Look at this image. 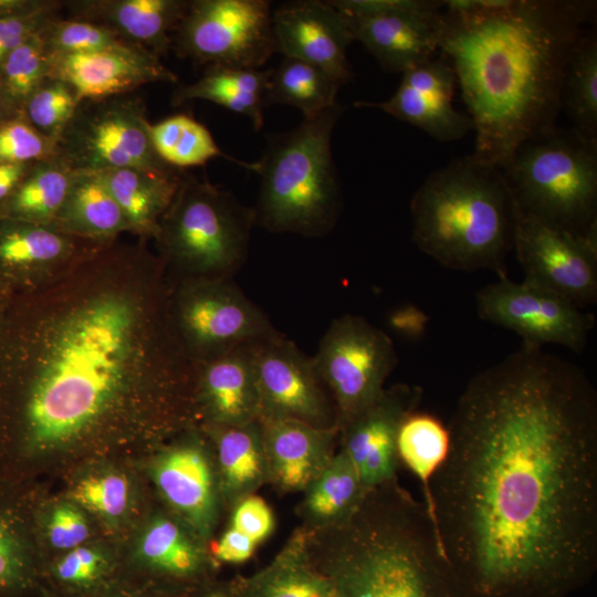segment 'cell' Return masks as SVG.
I'll return each mask as SVG.
<instances>
[{
  "instance_id": "obj_37",
  "label": "cell",
  "mask_w": 597,
  "mask_h": 597,
  "mask_svg": "<svg viewBox=\"0 0 597 597\" xmlns=\"http://www.w3.org/2000/svg\"><path fill=\"white\" fill-rule=\"evenodd\" d=\"M229 524L210 548L217 563L241 564L275 528V517L266 501L256 494L239 501L229 511Z\"/></svg>"
},
{
  "instance_id": "obj_47",
  "label": "cell",
  "mask_w": 597,
  "mask_h": 597,
  "mask_svg": "<svg viewBox=\"0 0 597 597\" xmlns=\"http://www.w3.org/2000/svg\"><path fill=\"white\" fill-rule=\"evenodd\" d=\"M101 568V555L91 548L78 546L57 563L55 574L64 583L80 585L93 582Z\"/></svg>"
},
{
  "instance_id": "obj_43",
  "label": "cell",
  "mask_w": 597,
  "mask_h": 597,
  "mask_svg": "<svg viewBox=\"0 0 597 597\" xmlns=\"http://www.w3.org/2000/svg\"><path fill=\"white\" fill-rule=\"evenodd\" d=\"M71 498L87 510L107 517L121 515L128 502V483L124 475L108 473L78 482Z\"/></svg>"
},
{
  "instance_id": "obj_3",
  "label": "cell",
  "mask_w": 597,
  "mask_h": 597,
  "mask_svg": "<svg viewBox=\"0 0 597 597\" xmlns=\"http://www.w3.org/2000/svg\"><path fill=\"white\" fill-rule=\"evenodd\" d=\"M303 531L336 597H465L423 502L398 479L367 490L345 521Z\"/></svg>"
},
{
  "instance_id": "obj_50",
  "label": "cell",
  "mask_w": 597,
  "mask_h": 597,
  "mask_svg": "<svg viewBox=\"0 0 597 597\" xmlns=\"http://www.w3.org/2000/svg\"><path fill=\"white\" fill-rule=\"evenodd\" d=\"M202 597H241L238 583L217 585L208 588Z\"/></svg>"
},
{
  "instance_id": "obj_6",
  "label": "cell",
  "mask_w": 597,
  "mask_h": 597,
  "mask_svg": "<svg viewBox=\"0 0 597 597\" xmlns=\"http://www.w3.org/2000/svg\"><path fill=\"white\" fill-rule=\"evenodd\" d=\"M343 112L336 103L304 117L295 128L270 136L255 161L260 176L255 224L304 237L325 235L334 228L342 197L331 143Z\"/></svg>"
},
{
  "instance_id": "obj_31",
  "label": "cell",
  "mask_w": 597,
  "mask_h": 597,
  "mask_svg": "<svg viewBox=\"0 0 597 597\" xmlns=\"http://www.w3.org/2000/svg\"><path fill=\"white\" fill-rule=\"evenodd\" d=\"M449 446L448 427L431 413L416 410L408 415L400 426L397 439L399 463L419 481L423 504L436 528L431 482L447 458Z\"/></svg>"
},
{
  "instance_id": "obj_10",
  "label": "cell",
  "mask_w": 597,
  "mask_h": 597,
  "mask_svg": "<svg viewBox=\"0 0 597 597\" xmlns=\"http://www.w3.org/2000/svg\"><path fill=\"white\" fill-rule=\"evenodd\" d=\"M171 41L180 56L198 64L262 69L276 52L271 2L189 1Z\"/></svg>"
},
{
  "instance_id": "obj_42",
  "label": "cell",
  "mask_w": 597,
  "mask_h": 597,
  "mask_svg": "<svg viewBox=\"0 0 597 597\" xmlns=\"http://www.w3.org/2000/svg\"><path fill=\"white\" fill-rule=\"evenodd\" d=\"M54 143L29 122L0 123V165H27L53 156Z\"/></svg>"
},
{
  "instance_id": "obj_13",
  "label": "cell",
  "mask_w": 597,
  "mask_h": 597,
  "mask_svg": "<svg viewBox=\"0 0 597 597\" xmlns=\"http://www.w3.org/2000/svg\"><path fill=\"white\" fill-rule=\"evenodd\" d=\"M513 249L524 282L580 308L596 302L597 232L574 234L517 210Z\"/></svg>"
},
{
  "instance_id": "obj_23",
  "label": "cell",
  "mask_w": 597,
  "mask_h": 597,
  "mask_svg": "<svg viewBox=\"0 0 597 597\" xmlns=\"http://www.w3.org/2000/svg\"><path fill=\"white\" fill-rule=\"evenodd\" d=\"M259 342L240 345L209 358L205 364L199 378V398L208 428L233 427L259 420L255 365Z\"/></svg>"
},
{
  "instance_id": "obj_48",
  "label": "cell",
  "mask_w": 597,
  "mask_h": 597,
  "mask_svg": "<svg viewBox=\"0 0 597 597\" xmlns=\"http://www.w3.org/2000/svg\"><path fill=\"white\" fill-rule=\"evenodd\" d=\"M428 321L427 314L411 304L397 307L387 317V324L391 331L411 339L419 338L425 334Z\"/></svg>"
},
{
  "instance_id": "obj_41",
  "label": "cell",
  "mask_w": 597,
  "mask_h": 597,
  "mask_svg": "<svg viewBox=\"0 0 597 597\" xmlns=\"http://www.w3.org/2000/svg\"><path fill=\"white\" fill-rule=\"evenodd\" d=\"M80 103L69 84L46 78L31 94L23 108L31 126L55 143Z\"/></svg>"
},
{
  "instance_id": "obj_33",
  "label": "cell",
  "mask_w": 597,
  "mask_h": 597,
  "mask_svg": "<svg viewBox=\"0 0 597 597\" xmlns=\"http://www.w3.org/2000/svg\"><path fill=\"white\" fill-rule=\"evenodd\" d=\"M148 134L157 156L177 170L202 166L217 157L229 159L254 172L258 168L256 163H244L224 154L209 129L186 114L149 123Z\"/></svg>"
},
{
  "instance_id": "obj_5",
  "label": "cell",
  "mask_w": 597,
  "mask_h": 597,
  "mask_svg": "<svg viewBox=\"0 0 597 597\" xmlns=\"http://www.w3.org/2000/svg\"><path fill=\"white\" fill-rule=\"evenodd\" d=\"M412 240L439 264L507 276L517 206L503 171L474 154L432 171L411 203Z\"/></svg>"
},
{
  "instance_id": "obj_18",
  "label": "cell",
  "mask_w": 597,
  "mask_h": 597,
  "mask_svg": "<svg viewBox=\"0 0 597 597\" xmlns=\"http://www.w3.org/2000/svg\"><path fill=\"white\" fill-rule=\"evenodd\" d=\"M276 52L311 63L341 85L353 77L347 49L354 41L344 15L321 0H295L272 11Z\"/></svg>"
},
{
  "instance_id": "obj_19",
  "label": "cell",
  "mask_w": 597,
  "mask_h": 597,
  "mask_svg": "<svg viewBox=\"0 0 597 597\" xmlns=\"http://www.w3.org/2000/svg\"><path fill=\"white\" fill-rule=\"evenodd\" d=\"M396 92L384 102H355L411 124L439 142H452L473 129L470 117L453 107L457 76L450 61L433 56L401 73Z\"/></svg>"
},
{
  "instance_id": "obj_30",
  "label": "cell",
  "mask_w": 597,
  "mask_h": 597,
  "mask_svg": "<svg viewBox=\"0 0 597 597\" xmlns=\"http://www.w3.org/2000/svg\"><path fill=\"white\" fill-rule=\"evenodd\" d=\"M140 554L155 570L175 579H193L217 562L206 541L180 516L160 515L147 526Z\"/></svg>"
},
{
  "instance_id": "obj_17",
  "label": "cell",
  "mask_w": 597,
  "mask_h": 597,
  "mask_svg": "<svg viewBox=\"0 0 597 597\" xmlns=\"http://www.w3.org/2000/svg\"><path fill=\"white\" fill-rule=\"evenodd\" d=\"M179 322L187 339L210 358L279 334L235 285L219 281L184 296Z\"/></svg>"
},
{
  "instance_id": "obj_29",
  "label": "cell",
  "mask_w": 597,
  "mask_h": 597,
  "mask_svg": "<svg viewBox=\"0 0 597 597\" xmlns=\"http://www.w3.org/2000/svg\"><path fill=\"white\" fill-rule=\"evenodd\" d=\"M366 492L352 461L338 448L324 471L302 492L295 510L300 526L318 531L345 521Z\"/></svg>"
},
{
  "instance_id": "obj_4",
  "label": "cell",
  "mask_w": 597,
  "mask_h": 597,
  "mask_svg": "<svg viewBox=\"0 0 597 597\" xmlns=\"http://www.w3.org/2000/svg\"><path fill=\"white\" fill-rule=\"evenodd\" d=\"M133 333V308L114 295L85 305L61 325L27 406L34 443L65 442L97 419L123 383Z\"/></svg>"
},
{
  "instance_id": "obj_21",
  "label": "cell",
  "mask_w": 597,
  "mask_h": 597,
  "mask_svg": "<svg viewBox=\"0 0 597 597\" xmlns=\"http://www.w3.org/2000/svg\"><path fill=\"white\" fill-rule=\"evenodd\" d=\"M48 78L69 84L80 102L125 95L148 83L178 80L147 50L49 53Z\"/></svg>"
},
{
  "instance_id": "obj_8",
  "label": "cell",
  "mask_w": 597,
  "mask_h": 597,
  "mask_svg": "<svg viewBox=\"0 0 597 597\" xmlns=\"http://www.w3.org/2000/svg\"><path fill=\"white\" fill-rule=\"evenodd\" d=\"M254 211L232 193L195 177L181 179L159 227L170 251L195 270L235 272L244 262Z\"/></svg>"
},
{
  "instance_id": "obj_9",
  "label": "cell",
  "mask_w": 597,
  "mask_h": 597,
  "mask_svg": "<svg viewBox=\"0 0 597 597\" xmlns=\"http://www.w3.org/2000/svg\"><path fill=\"white\" fill-rule=\"evenodd\" d=\"M144 102L119 95L83 101L54 143L53 156L73 171L142 168L174 171L151 145Z\"/></svg>"
},
{
  "instance_id": "obj_14",
  "label": "cell",
  "mask_w": 597,
  "mask_h": 597,
  "mask_svg": "<svg viewBox=\"0 0 597 597\" xmlns=\"http://www.w3.org/2000/svg\"><path fill=\"white\" fill-rule=\"evenodd\" d=\"M476 312L481 320L515 332L523 343L556 344L577 353L595 324L594 315L570 301L507 276L478 292Z\"/></svg>"
},
{
  "instance_id": "obj_34",
  "label": "cell",
  "mask_w": 597,
  "mask_h": 597,
  "mask_svg": "<svg viewBox=\"0 0 597 597\" xmlns=\"http://www.w3.org/2000/svg\"><path fill=\"white\" fill-rule=\"evenodd\" d=\"M342 85L324 70L292 57H284L271 71L266 88V105L284 104L312 117L337 103Z\"/></svg>"
},
{
  "instance_id": "obj_46",
  "label": "cell",
  "mask_w": 597,
  "mask_h": 597,
  "mask_svg": "<svg viewBox=\"0 0 597 597\" xmlns=\"http://www.w3.org/2000/svg\"><path fill=\"white\" fill-rule=\"evenodd\" d=\"M87 535V523L74 507L60 505L53 511L49 523V540L55 548H76Z\"/></svg>"
},
{
  "instance_id": "obj_2",
  "label": "cell",
  "mask_w": 597,
  "mask_h": 597,
  "mask_svg": "<svg viewBox=\"0 0 597 597\" xmlns=\"http://www.w3.org/2000/svg\"><path fill=\"white\" fill-rule=\"evenodd\" d=\"M596 1L449 0L438 20L475 132L474 155L502 169L523 143L553 132L569 57Z\"/></svg>"
},
{
  "instance_id": "obj_44",
  "label": "cell",
  "mask_w": 597,
  "mask_h": 597,
  "mask_svg": "<svg viewBox=\"0 0 597 597\" xmlns=\"http://www.w3.org/2000/svg\"><path fill=\"white\" fill-rule=\"evenodd\" d=\"M61 2L52 1L38 11L0 18V64L14 49L42 32L57 17Z\"/></svg>"
},
{
  "instance_id": "obj_38",
  "label": "cell",
  "mask_w": 597,
  "mask_h": 597,
  "mask_svg": "<svg viewBox=\"0 0 597 597\" xmlns=\"http://www.w3.org/2000/svg\"><path fill=\"white\" fill-rule=\"evenodd\" d=\"M49 51L41 32L14 49L0 64V87L12 105L23 106L48 78Z\"/></svg>"
},
{
  "instance_id": "obj_1",
  "label": "cell",
  "mask_w": 597,
  "mask_h": 597,
  "mask_svg": "<svg viewBox=\"0 0 597 597\" xmlns=\"http://www.w3.org/2000/svg\"><path fill=\"white\" fill-rule=\"evenodd\" d=\"M431 482L465 597H568L597 567V394L574 364L523 345L474 375Z\"/></svg>"
},
{
  "instance_id": "obj_25",
  "label": "cell",
  "mask_w": 597,
  "mask_h": 597,
  "mask_svg": "<svg viewBox=\"0 0 597 597\" xmlns=\"http://www.w3.org/2000/svg\"><path fill=\"white\" fill-rule=\"evenodd\" d=\"M221 496L227 513L242 499L270 485L262 425L208 428Z\"/></svg>"
},
{
  "instance_id": "obj_12",
  "label": "cell",
  "mask_w": 597,
  "mask_h": 597,
  "mask_svg": "<svg viewBox=\"0 0 597 597\" xmlns=\"http://www.w3.org/2000/svg\"><path fill=\"white\" fill-rule=\"evenodd\" d=\"M344 15L354 41L390 73H402L439 50L442 1L331 0Z\"/></svg>"
},
{
  "instance_id": "obj_32",
  "label": "cell",
  "mask_w": 597,
  "mask_h": 597,
  "mask_svg": "<svg viewBox=\"0 0 597 597\" xmlns=\"http://www.w3.org/2000/svg\"><path fill=\"white\" fill-rule=\"evenodd\" d=\"M55 220L66 230L93 237H108L129 229L119 206L92 171H74L66 200Z\"/></svg>"
},
{
  "instance_id": "obj_26",
  "label": "cell",
  "mask_w": 597,
  "mask_h": 597,
  "mask_svg": "<svg viewBox=\"0 0 597 597\" xmlns=\"http://www.w3.org/2000/svg\"><path fill=\"white\" fill-rule=\"evenodd\" d=\"M237 583L241 597H336L331 582L312 563L300 526L264 568Z\"/></svg>"
},
{
  "instance_id": "obj_45",
  "label": "cell",
  "mask_w": 597,
  "mask_h": 597,
  "mask_svg": "<svg viewBox=\"0 0 597 597\" xmlns=\"http://www.w3.org/2000/svg\"><path fill=\"white\" fill-rule=\"evenodd\" d=\"M27 563L11 523L0 516V595L15 591L27 583Z\"/></svg>"
},
{
  "instance_id": "obj_40",
  "label": "cell",
  "mask_w": 597,
  "mask_h": 597,
  "mask_svg": "<svg viewBox=\"0 0 597 597\" xmlns=\"http://www.w3.org/2000/svg\"><path fill=\"white\" fill-rule=\"evenodd\" d=\"M71 248L59 231L41 224L10 228L0 234V262L30 265L52 262Z\"/></svg>"
},
{
  "instance_id": "obj_27",
  "label": "cell",
  "mask_w": 597,
  "mask_h": 597,
  "mask_svg": "<svg viewBox=\"0 0 597 597\" xmlns=\"http://www.w3.org/2000/svg\"><path fill=\"white\" fill-rule=\"evenodd\" d=\"M177 171L126 167L94 172L119 206L129 229L158 233V218L169 208L182 179Z\"/></svg>"
},
{
  "instance_id": "obj_36",
  "label": "cell",
  "mask_w": 597,
  "mask_h": 597,
  "mask_svg": "<svg viewBox=\"0 0 597 597\" xmlns=\"http://www.w3.org/2000/svg\"><path fill=\"white\" fill-rule=\"evenodd\" d=\"M74 171L56 157L38 161L12 191L9 209L15 217L50 223L60 213Z\"/></svg>"
},
{
  "instance_id": "obj_11",
  "label": "cell",
  "mask_w": 597,
  "mask_h": 597,
  "mask_svg": "<svg viewBox=\"0 0 597 597\" xmlns=\"http://www.w3.org/2000/svg\"><path fill=\"white\" fill-rule=\"evenodd\" d=\"M312 359L335 405L338 429L380 396L398 362L391 338L353 314L332 322Z\"/></svg>"
},
{
  "instance_id": "obj_35",
  "label": "cell",
  "mask_w": 597,
  "mask_h": 597,
  "mask_svg": "<svg viewBox=\"0 0 597 597\" xmlns=\"http://www.w3.org/2000/svg\"><path fill=\"white\" fill-rule=\"evenodd\" d=\"M562 106L573 129L597 142V32L589 28L576 44L564 76Z\"/></svg>"
},
{
  "instance_id": "obj_22",
  "label": "cell",
  "mask_w": 597,
  "mask_h": 597,
  "mask_svg": "<svg viewBox=\"0 0 597 597\" xmlns=\"http://www.w3.org/2000/svg\"><path fill=\"white\" fill-rule=\"evenodd\" d=\"M260 422L270 485L280 493H302L338 449L337 429H320L295 420Z\"/></svg>"
},
{
  "instance_id": "obj_16",
  "label": "cell",
  "mask_w": 597,
  "mask_h": 597,
  "mask_svg": "<svg viewBox=\"0 0 597 597\" xmlns=\"http://www.w3.org/2000/svg\"><path fill=\"white\" fill-rule=\"evenodd\" d=\"M421 398L419 386L386 387L371 405L338 429V448L352 461L365 489L398 479V432Z\"/></svg>"
},
{
  "instance_id": "obj_24",
  "label": "cell",
  "mask_w": 597,
  "mask_h": 597,
  "mask_svg": "<svg viewBox=\"0 0 597 597\" xmlns=\"http://www.w3.org/2000/svg\"><path fill=\"white\" fill-rule=\"evenodd\" d=\"M189 1L85 0L67 2L70 19L104 25L127 41L159 55L171 49L176 29Z\"/></svg>"
},
{
  "instance_id": "obj_15",
  "label": "cell",
  "mask_w": 597,
  "mask_h": 597,
  "mask_svg": "<svg viewBox=\"0 0 597 597\" xmlns=\"http://www.w3.org/2000/svg\"><path fill=\"white\" fill-rule=\"evenodd\" d=\"M259 420H295L337 429V413L312 357L280 333L256 346Z\"/></svg>"
},
{
  "instance_id": "obj_28",
  "label": "cell",
  "mask_w": 597,
  "mask_h": 597,
  "mask_svg": "<svg viewBox=\"0 0 597 597\" xmlns=\"http://www.w3.org/2000/svg\"><path fill=\"white\" fill-rule=\"evenodd\" d=\"M271 71L208 65L199 80L175 90L172 103L205 100L247 116L259 130L264 124L263 109Z\"/></svg>"
},
{
  "instance_id": "obj_7",
  "label": "cell",
  "mask_w": 597,
  "mask_h": 597,
  "mask_svg": "<svg viewBox=\"0 0 597 597\" xmlns=\"http://www.w3.org/2000/svg\"><path fill=\"white\" fill-rule=\"evenodd\" d=\"M501 170L520 212L574 234L597 232V142L556 127L520 145Z\"/></svg>"
},
{
  "instance_id": "obj_39",
  "label": "cell",
  "mask_w": 597,
  "mask_h": 597,
  "mask_svg": "<svg viewBox=\"0 0 597 597\" xmlns=\"http://www.w3.org/2000/svg\"><path fill=\"white\" fill-rule=\"evenodd\" d=\"M41 36L49 53L145 50L104 25L77 19L56 18Z\"/></svg>"
},
{
  "instance_id": "obj_20",
  "label": "cell",
  "mask_w": 597,
  "mask_h": 597,
  "mask_svg": "<svg viewBox=\"0 0 597 597\" xmlns=\"http://www.w3.org/2000/svg\"><path fill=\"white\" fill-rule=\"evenodd\" d=\"M169 507L206 542L226 512L212 446L190 438L165 450L153 471Z\"/></svg>"
},
{
  "instance_id": "obj_49",
  "label": "cell",
  "mask_w": 597,
  "mask_h": 597,
  "mask_svg": "<svg viewBox=\"0 0 597 597\" xmlns=\"http://www.w3.org/2000/svg\"><path fill=\"white\" fill-rule=\"evenodd\" d=\"M27 172V165H0V199L10 195Z\"/></svg>"
}]
</instances>
